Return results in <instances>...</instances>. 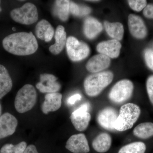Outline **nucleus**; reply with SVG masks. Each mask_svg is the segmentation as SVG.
I'll return each instance as SVG.
<instances>
[{
    "label": "nucleus",
    "mask_w": 153,
    "mask_h": 153,
    "mask_svg": "<svg viewBox=\"0 0 153 153\" xmlns=\"http://www.w3.org/2000/svg\"><path fill=\"white\" fill-rule=\"evenodd\" d=\"M143 14L148 19H153V4L147 5L143 11Z\"/></svg>",
    "instance_id": "obj_31"
},
{
    "label": "nucleus",
    "mask_w": 153,
    "mask_h": 153,
    "mask_svg": "<svg viewBox=\"0 0 153 153\" xmlns=\"http://www.w3.org/2000/svg\"><path fill=\"white\" fill-rule=\"evenodd\" d=\"M110 63L109 57L99 54L91 57L88 61L85 67L88 71L91 73H98L108 68Z\"/></svg>",
    "instance_id": "obj_15"
},
{
    "label": "nucleus",
    "mask_w": 153,
    "mask_h": 153,
    "mask_svg": "<svg viewBox=\"0 0 153 153\" xmlns=\"http://www.w3.org/2000/svg\"><path fill=\"white\" fill-rule=\"evenodd\" d=\"M121 47L119 41L113 39L100 42L97 44L96 49L100 54L110 58H115L119 56Z\"/></svg>",
    "instance_id": "obj_14"
},
{
    "label": "nucleus",
    "mask_w": 153,
    "mask_h": 153,
    "mask_svg": "<svg viewBox=\"0 0 153 153\" xmlns=\"http://www.w3.org/2000/svg\"><path fill=\"white\" fill-rule=\"evenodd\" d=\"M112 144V139L109 134L102 132L98 134L94 139L92 143V147L97 152L104 153L108 152Z\"/></svg>",
    "instance_id": "obj_20"
},
{
    "label": "nucleus",
    "mask_w": 153,
    "mask_h": 153,
    "mask_svg": "<svg viewBox=\"0 0 153 153\" xmlns=\"http://www.w3.org/2000/svg\"><path fill=\"white\" fill-rule=\"evenodd\" d=\"M23 153H39L36 147L34 145H30L28 146Z\"/></svg>",
    "instance_id": "obj_33"
},
{
    "label": "nucleus",
    "mask_w": 153,
    "mask_h": 153,
    "mask_svg": "<svg viewBox=\"0 0 153 153\" xmlns=\"http://www.w3.org/2000/svg\"><path fill=\"white\" fill-rule=\"evenodd\" d=\"M113 78V73L111 71H101L91 74L84 80L85 93L91 97L98 95L112 82Z\"/></svg>",
    "instance_id": "obj_2"
},
{
    "label": "nucleus",
    "mask_w": 153,
    "mask_h": 153,
    "mask_svg": "<svg viewBox=\"0 0 153 153\" xmlns=\"http://www.w3.org/2000/svg\"><path fill=\"white\" fill-rule=\"evenodd\" d=\"M17 119L9 113H5L0 117V139L12 135L18 126Z\"/></svg>",
    "instance_id": "obj_13"
},
{
    "label": "nucleus",
    "mask_w": 153,
    "mask_h": 153,
    "mask_svg": "<svg viewBox=\"0 0 153 153\" xmlns=\"http://www.w3.org/2000/svg\"><path fill=\"white\" fill-rule=\"evenodd\" d=\"M66 148L73 153H87L90 151L88 142L83 134L71 136L66 143Z\"/></svg>",
    "instance_id": "obj_10"
},
{
    "label": "nucleus",
    "mask_w": 153,
    "mask_h": 153,
    "mask_svg": "<svg viewBox=\"0 0 153 153\" xmlns=\"http://www.w3.org/2000/svg\"><path fill=\"white\" fill-rule=\"evenodd\" d=\"M82 96L79 94H74L70 97L67 100V103L70 105H73L76 101L81 100Z\"/></svg>",
    "instance_id": "obj_32"
},
{
    "label": "nucleus",
    "mask_w": 153,
    "mask_h": 153,
    "mask_svg": "<svg viewBox=\"0 0 153 153\" xmlns=\"http://www.w3.org/2000/svg\"><path fill=\"white\" fill-rule=\"evenodd\" d=\"M70 1L68 0H58L55 1L54 13L61 21L66 22L69 16Z\"/></svg>",
    "instance_id": "obj_23"
},
{
    "label": "nucleus",
    "mask_w": 153,
    "mask_h": 153,
    "mask_svg": "<svg viewBox=\"0 0 153 153\" xmlns=\"http://www.w3.org/2000/svg\"><path fill=\"white\" fill-rule=\"evenodd\" d=\"M83 33L86 38L93 39L96 38L102 30L101 23L93 17L86 18L83 24Z\"/></svg>",
    "instance_id": "obj_17"
},
{
    "label": "nucleus",
    "mask_w": 153,
    "mask_h": 153,
    "mask_svg": "<svg viewBox=\"0 0 153 153\" xmlns=\"http://www.w3.org/2000/svg\"><path fill=\"white\" fill-rule=\"evenodd\" d=\"M69 10L72 15L78 17L86 16L90 14L91 12V9L89 7L86 6L79 5L72 1H70Z\"/></svg>",
    "instance_id": "obj_26"
},
{
    "label": "nucleus",
    "mask_w": 153,
    "mask_h": 153,
    "mask_svg": "<svg viewBox=\"0 0 153 153\" xmlns=\"http://www.w3.org/2000/svg\"><path fill=\"white\" fill-rule=\"evenodd\" d=\"M104 26L107 33L111 38L118 41L123 39L124 30L121 23L120 22L110 23L105 21Z\"/></svg>",
    "instance_id": "obj_22"
},
{
    "label": "nucleus",
    "mask_w": 153,
    "mask_h": 153,
    "mask_svg": "<svg viewBox=\"0 0 153 153\" xmlns=\"http://www.w3.org/2000/svg\"><path fill=\"white\" fill-rule=\"evenodd\" d=\"M140 114V108L137 105L133 103L123 105L121 107L115 123V129L117 131H124L132 128Z\"/></svg>",
    "instance_id": "obj_3"
},
{
    "label": "nucleus",
    "mask_w": 153,
    "mask_h": 153,
    "mask_svg": "<svg viewBox=\"0 0 153 153\" xmlns=\"http://www.w3.org/2000/svg\"><path fill=\"white\" fill-rule=\"evenodd\" d=\"M2 111V108L1 106V105L0 104V117H1V114Z\"/></svg>",
    "instance_id": "obj_34"
},
{
    "label": "nucleus",
    "mask_w": 153,
    "mask_h": 153,
    "mask_svg": "<svg viewBox=\"0 0 153 153\" xmlns=\"http://www.w3.org/2000/svg\"><path fill=\"white\" fill-rule=\"evenodd\" d=\"M118 114L117 111L114 108L107 107L99 111L97 121L102 128L110 131H115V123Z\"/></svg>",
    "instance_id": "obj_9"
},
{
    "label": "nucleus",
    "mask_w": 153,
    "mask_h": 153,
    "mask_svg": "<svg viewBox=\"0 0 153 153\" xmlns=\"http://www.w3.org/2000/svg\"><path fill=\"white\" fill-rule=\"evenodd\" d=\"M37 99V92L31 84H26L17 92L15 100V107L20 113H24L33 108Z\"/></svg>",
    "instance_id": "obj_4"
},
{
    "label": "nucleus",
    "mask_w": 153,
    "mask_h": 153,
    "mask_svg": "<svg viewBox=\"0 0 153 153\" xmlns=\"http://www.w3.org/2000/svg\"><path fill=\"white\" fill-rule=\"evenodd\" d=\"M13 85L8 71L4 66L0 64V99L10 91Z\"/></svg>",
    "instance_id": "obj_21"
},
{
    "label": "nucleus",
    "mask_w": 153,
    "mask_h": 153,
    "mask_svg": "<svg viewBox=\"0 0 153 153\" xmlns=\"http://www.w3.org/2000/svg\"><path fill=\"white\" fill-rule=\"evenodd\" d=\"M133 82L129 79H123L118 81L111 89L108 98L113 103L120 104L131 97L134 91Z\"/></svg>",
    "instance_id": "obj_5"
},
{
    "label": "nucleus",
    "mask_w": 153,
    "mask_h": 153,
    "mask_svg": "<svg viewBox=\"0 0 153 153\" xmlns=\"http://www.w3.org/2000/svg\"><path fill=\"white\" fill-rule=\"evenodd\" d=\"M130 7L132 10L139 12L144 9L147 6V1L146 0H130L128 1Z\"/></svg>",
    "instance_id": "obj_28"
},
{
    "label": "nucleus",
    "mask_w": 153,
    "mask_h": 153,
    "mask_svg": "<svg viewBox=\"0 0 153 153\" xmlns=\"http://www.w3.org/2000/svg\"><path fill=\"white\" fill-rule=\"evenodd\" d=\"M135 136L142 139H146L153 136V123H143L137 126L133 130Z\"/></svg>",
    "instance_id": "obj_24"
},
{
    "label": "nucleus",
    "mask_w": 153,
    "mask_h": 153,
    "mask_svg": "<svg viewBox=\"0 0 153 153\" xmlns=\"http://www.w3.org/2000/svg\"><path fill=\"white\" fill-rule=\"evenodd\" d=\"M40 79V82L36 84V86L42 93H55L61 88V85L57 81V77L53 74H41Z\"/></svg>",
    "instance_id": "obj_12"
},
{
    "label": "nucleus",
    "mask_w": 153,
    "mask_h": 153,
    "mask_svg": "<svg viewBox=\"0 0 153 153\" xmlns=\"http://www.w3.org/2000/svg\"><path fill=\"white\" fill-rule=\"evenodd\" d=\"M36 36L39 39L48 42L54 36L55 30L51 24L45 19L40 21L36 27Z\"/></svg>",
    "instance_id": "obj_19"
},
{
    "label": "nucleus",
    "mask_w": 153,
    "mask_h": 153,
    "mask_svg": "<svg viewBox=\"0 0 153 153\" xmlns=\"http://www.w3.org/2000/svg\"><path fill=\"white\" fill-rule=\"evenodd\" d=\"M13 31H16V28L14 27H13Z\"/></svg>",
    "instance_id": "obj_35"
},
{
    "label": "nucleus",
    "mask_w": 153,
    "mask_h": 153,
    "mask_svg": "<svg viewBox=\"0 0 153 153\" xmlns=\"http://www.w3.org/2000/svg\"><path fill=\"white\" fill-rule=\"evenodd\" d=\"M146 149L144 143L135 142L123 146L118 153H145Z\"/></svg>",
    "instance_id": "obj_25"
},
{
    "label": "nucleus",
    "mask_w": 153,
    "mask_h": 153,
    "mask_svg": "<svg viewBox=\"0 0 153 153\" xmlns=\"http://www.w3.org/2000/svg\"><path fill=\"white\" fill-rule=\"evenodd\" d=\"M66 36L67 35L64 27L62 25L57 26L55 33V44L50 46L49 48L51 53L53 55H57L63 51L66 45Z\"/></svg>",
    "instance_id": "obj_18"
},
{
    "label": "nucleus",
    "mask_w": 153,
    "mask_h": 153,
    "mask_svg": "<svg viewBox=\"0 0 153 153\" xmlns=\"http://www.w3.org/2000/svg\"><path fill=\"white\" fill-rule=\"evenodd\" d=\"M62 95L60 93H48L45 97V100L41 110L45 114L56 111L60 108L62 104Z\"/></svg>",
    "instance_id": "obj_16"
},
{
    "label": "nucleus",
    "mask_w": 153,
    "mask_h": 153,
    "mask_svg": "<svg viewBox=\"0 0 153 153\" xmlns=\"http://www.w3.org/2000/svg\"><path fill=\"white\" fill-rule=\"evenodd\" d=\"M66 48L68 57L73 61L83 60L90 54L89 46L85 42L79 41L73 36L67 38Z\"/></svg>",
    "instance_id": "obj_7"
},
{
    "label": "nucleus",
    "mask_w": 153,
    "mask_h": 153,
    "mask_svg": "<svg viewBox=\"0 0 153 153\" xmlns=\"http://www.w3.org/2000/svg\"><path fill=\"white\" fill-rule=\"evenodd\" d=\"M3 47L7 52L18 56L34 54L38 50L37 39L32 32H19L7 36L3 39Z\"/></svg>",
    "instance_id": "obj_1"
},
{
    "label": "nucleus",
    "mask_w": 153,
    "mask_h": 153,
    "mask_svg": "<svg viewBox=\"0 0 153 153\" xmlns=\"http://www.w3.org/2000/svg\"><path fill=\"white\" fill-rule=\"evenodd\" d=\"M0 4H1V1H0ZM2 11V9L1 8V6H0V12H1Z\"/></svg>",
    "instance_id": "obj_36"
},
{
    "label": "nucleus",
    "mask_w": 153,
    "mask_h": 153,
    "mask_svg": "<svg viewBox=\"0 0 153 153\" xmlns=\"http://www.w3.org/2000/svg\"><path fill=\"white\" fill-rule=\"evenodd\" d=\"M144 58L146 64L150 69L153 71V51L148 49L145 50Z\"/></svg>",
    "instance_id": "obj_29"
},
{
    "label": "nucleus",
    "mask_w": 153,
    "mask_h": 153,
    "mask_svg": "<svg viewBox=\"0 0 153 153\" xmlns=\"http://www.w3.org/2000/svg\"><path fill=\"white\" fill-rule=\"evenodd\" d=\"M146 89L149 99L153 105V75L148 77L146 81Z\"/></svg>",
    "instance_id": "obj_30"
},
{
    "label": "nucleus",
    "mask_w": 153,
    "mask_h": 153,
    "mask_svg": "<svg viewBox=\"0 0 153 153\" xmlns=\"http://www.w3.org/2000/svg\"><path fill=\"white\" fill-rule=\"evenodd\" d=\"M90 104L86 102L80 105L71 113L70 119L76 130L84 131L89 125L91 119V115L88 112Z\"/></svg>",
    "instance_id": "obj_8"
},
{
    "label": "nucleus",
    "mask_w": 153,
    "mask_h": 153,
    "mask_svg": "<svg viewBox=\"0 0 153 153\" xmlns=\"http://www.w3.org/2000/svg\"><path fill=\"white\" fill-rule=\"evenodd\" d=\"M129 30L134 38L143 39L148 35L147 28L144 22L139 16L134 14H130L128 17Z\"/></svg>",
    "instance_id": "obj_11"
},
{
    "label": "nucleus",
    "mask_w": 153,
    "mask_h": 153,
    "mask_svg": "<svg viewBox=\"0 0 153 153\" xmlns=\"http://www.w3.org/2000/svg\"><path fill=\"white\" fill-rule=\"evenodd\" d=\"M10 16L15 22L24 25H31L38 20V10L35 5L27 3L21 7L13 10Z\"/></svg>",
    "instance_id": "obj_6"
},
{
    "label": "nucleus",
    "mask_w": 153,
    "mask_h": 153,
    "mask_svg": "<svg viewBox=\"0 0 153 153\" xmlns=\"http://www.w3.org/2000/svg\"><path fill=\"white\" fill-rule=\"evenodd\" d=\"M27 147V144L23 141L16 145L7 144L0 150V153H23Z\"/></svg>",
    "instance_id": "obj_27"
}]
</instances>
